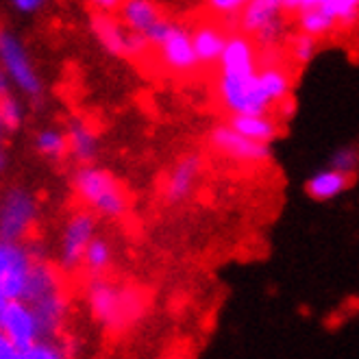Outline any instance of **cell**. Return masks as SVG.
I'll return each instance as SVG.
<instances>
[{
    "label": "cell",
    "mask_w": 359,
    "mask_h": 359,
    "mask_svg": "<svg viewBox=\"0 0 359 359\" xmlns=\"http://www.w3.org/2000/svg\"><path fill=\"white\" fill-rule=\"evenodd\" d=\"M207 3V9L226 20V22H236V20H240L242 11L246 9V5L250 3V0H205Z\"/></svg>",
    "instance_id": "f1b7e54d"
},
{
    "label": "cell",
    "mask_w": 359,
    "mask_h": 359,
    "mask_svg": "<svg viewBox=\"0 0 359 359\" xmlns=\"http://www.w3.org/2000/svg\"><path fill=\"white\" fill-rule=\"evenodd\" d=\"M0 126H3L5 133H15L22 129L27 111H25V104L18 100L15 94H0Z\"/></svg>",
    "instance_id": "4316f807"
},
{
    "label": "cell",
    "mask_w": 359,
    "mask_h": 359,
    "mask_svg": "<svg viewBox=\"0 0 359 359\" xmlns=\"http://www.w3.org/2000/svg\"><path fill=\"white\" fill-rule=\"evenodd\" d=\"M33 146L41 159L59 163L70 155V140L68 131L59 126H41L33 135Z\"/></svg>",
    "instance_id": "44dd1931"
},
{
    "label": "cell",
    "mask_w": 359,
    "mask_h": 359,
    "mask_svg": "<svg viewBox=\"0 0 359 359\" xmlns=\"http://www.w3.org/2000/svg\"><path fill=\"white\" fill-rule=\"evenodd\" d=\"M111 262H114V248H111V244L104 238L96 236L90 242L88 250H86V257H83V268H86L92 274V277H100V274L111 266Z\"/></svg>",
    "instance_id": "484cf974"
},
{
    "label": "cell",
    "mask_w": 359,
    "mask_h": 359,
    "mask_svg": "<svg viewBox=\"0 0 359 359\" xmlns=\"http://www.w3.org/2000/svg\"><path fill=\"white\" fill-rule=\"evenodd\" d=\"M86 297L92 318L107 331H122L131 327L144 311V297L135 287L114 283L102 277L92 279Z\"/></svg>",
    "instance_id": "6da1fadb"
},
{
    "label": "cell",
    "mask_w": 359,
    "mask_h": 359,
    "mask_svg": "<svg viewBox=\"0 0 359 359\" xmlns=\"http://www.w3.org/2000/svg\"><path fill=\"white\" fill-rule=\"evenodd\" d=\"M0 333L9 335L25 359L27 351L39 340L37 318L27 301H0Z\"/></svg>",
    "instance_id": "30bf717a"
},
{
    "label": "cell",
    "mask_w": 359,
    "mask_h": 359,
    "mask_svg": "<svg viewBox=\"0 0 359 359\" xmlns=\"http://www.w3.org/2000/svg\"><path fill=\"white\" fill-rule=\"evenodd\" d=\"M88 3L94 7V11H118L122 0H88Z\"/></svg>",
    "instance_id": "d590c367"
},
{
    "label": "cell",
    "mask_w": 359,
    "mask_h": 359,
    "mask_svg": "<svg viewBox=\"0 0 359 359\" xmlns=\"http://www.w3.org/2000/svg\"><path fill=\"white\" fill-rule=\"evenodd\" d=\"M285 13H301L303 11V0H283Z\"/></svg>",
    "instance_id": "8d00e7d4"
},
{
    "label": "cell",
    "mask_w": 359,
    "mask_h": 359,
    "mask_svg": "<svg viewBox=\"0 0 359 359\" xmlns=\"http://www.w3.org/2000/svg\"><path fill=\"white\" fill-rule=\"evenodd\" d=\"M318 53V39L299 31L297 35H292L290 39V57L297 66H307V63Z\"/></svg>",
    "instance_id": "83f0119b"
},
{
    "label": "cell",
    "mask_w": 359,
    "mask_h": 359,
    "mask_svg": "<svg viewBox=\"0 0 359 359\" xmlns=\"http://www.w3.org/2000/svg\"><path fill=\"white\" fill-rule=\"evenodd\" d=\"M264 66L259 68V79L264 83V88L268 92V96L272 98L274 107L279 102L287 100L292 94V79L287 74L285 68H281L279 63H270V61H262Z\"/></svg>",
    "instance_id": "603a6c76"
},
{
    "label": "cell",
    "mask_w": 359,
    "mask_h": 359,
    "mask_svg": "<svg viewBox=\"0 0 359 359\" xmlns=\"http://www.w3.org/2000/svg\"><path fill=\"white\" fill-rule=\"evenodd\" d=\"M57 290H61V279H59L57 270L46 259H37L33 270H31V277H29L22 301L33 303V301L46 297V294H50V292H57Z\"/></svg>",
    "instance_id": "7402d4cb"
},
{
    "label": "cell",
    "mask_w": 359,
    "mask_h": 359,
    "mask_svg": "<svg viewBox=\"0 0 359 359\" xmlns=\"http://www.w3.org/2000/svg\"><path fill=\"white\" fill-rule=\"evenodd\" d=\"M236 131H240L242 135L255 140V142H264V144H272L279 135V126L268 114H236L229 116L226 120Z\"/></svg>",
    "instance_id": "ffe728a7"
},
{
    "label": "cell",
    "mask_w": 359,
    "mask_h": 359,
    "mask_svg": "<svg viewBox=\"0 0 359 359\" xmlns=\"http://www.w3.org/2000/svg\"><path fill=\"white\" fill-rule=\"evenodd\" d=\"M72 189L76 198L88 209H92L98 218L118 220L129 209L124 187L109 170L100 165L81 163L72 177Z\"/></svg>",
    "instance_id": "7a4b0ae2"
},
{
    "label": "cell",
    "mask_w": 359,
    "mask_h": 359,
    "mask_svg": "<svg viewBox=\"0 0 359 359\" xmlns=\"http://www.w3.org/2000/svg\"><path fill=\"white\" fill-rule=\"evenodd\" d=\"M118 11L126 29L144 35L161 20V11L155 5V0H122Z\"/></svg>",
    "instance_id": "d6986e66"
},
{
    "label": "cell",
    "mask_w": 359,
    "mask_h": 359,
    "mask_svg": "<svg viewBox=\"0 0 359 359\" xmlns=\"http://www.w3.org/2000/svg\"><path fill=\"white\" fill-rule=\"evenodd\" d=\"M329 165L337 168V170H342L346 175H355L359 168V149L357 146H340V149L331 155Z\"/></svg>",
    "instance_id": "4dcf8cb0"
},
{
    "label": "cell",
    "mask_w": 359,
    "mask_h": 359,
    "mask_svg": "<svg viewBox=\"0 0 359 359\" xmlns=\"http://www.w3.org/2000/svg\"><path fill=\"white\" fill-rule=\"evenodd\" d=\"M283 13H285L283 0H250L238 20V27L242 33L252 37L264 27L281 20Z\"/></svg>",
    "instance_id": "ac0fdd59"
},
{
    "label": "cell",
    "mask_w": 359,
    "mask_h": 359,
    "mask_svg": "<svg viewBox=\"0 0 359 359\" xmlns=\"http://www.w3.org/2000/svg\"><path fill=\"white\" fill-rule=\"evenodd\" d=\"M151 39L146 37L144 33H129V46H126V57H131V59H135V57H144L146 53L151 50Z\"/></svg>",
    "instance_id": "836d02e7"
},
{
    "label": "cell",
    "mask_w": 359,
    "mask_h": 359,
    "mask_svg": "<svg viewBox=\"0 0 359 359\" xmlns=\"http://www.w3.org/2000/svg\"><path fill=\"white\" fill-rule=\"evenodd\" d=\"M66 131L70 140V157L79 163H94L100 153V140L94 126L86 118L72 116L66 122Z\"/></svg>",
    "instance_id": "9a60e30c"
},
{
    "label": "cell",
    "mask_w": 359,
    "mask_h": 359,
    "mask_svg": "<svg viewBox=\"0 0 359 359\" xmlns=\"http://www.w3.org/2000/svg\"><path fill=\"white\" fill-rule=\"evenodd\" d=\"M61 357H66V351H63V346L55 337H39L25 355V359H61Z\"/></svg>",
    "instance_id": "f546056e"
},
{
    "label": "cell",
    "mask_w": 359,
    "mask_h": 359,
    "mask_svg": "<svg viewBox=\"0 0 359 359\" xmlns=\"http://www.w3.org/2000/svg\"><path fill=\"white\" fill-rule=\"evenodd\" d=\"M96 238V214L92 209H79L63 222L59 238V266L61 270H76L83 266V257L90 242Z\"/></svg>",
    "instance_id": "ba28073f"
},
{
    "label": "cell",
    "mask_w": 359,
    "mask_h": 359,
    "mask_svg": "<svg viewBox=\"0 0 359 359\" xmlns=\"http://www.w3.org/2000/svg\"><path fill=\"white\" fill-rule=\"evenodd\" d=\"M0 359H20V351L9 335L0 333Z\"/></svg>",
    "instance_id": "e575fe53"
},
{
    "label": "cell",
    "mask_w": 359,
    "mask_h": 359,
    "mask_svg": "<svg viewBox=\"0 0 359 359\" xmlns=\"http://www.w3.org/2000/svg\"><path fill=\"white\" fill-rule=\"evenodd\" d=\"M203 175V157L198 153L183 155L170 170L163 183V198L168 205H181L194 194V187Z\"/></svg>",
    "instance_id": "8fae6325"
},
{
    "label": "cell",
    "mask_w": 359,
    "mask_h": 359,
    "mask_svg": "<svg viewBox=\"0 0 359 359\" xmlns=\"http://www.w3.org/2000/svg\"><path fill=\"white\" fill-rule=\"evenodd\" d=\"M0 63H3V72L13 83V88L25 98L33 100L35 104L44 100L46 88L29 55V48L13 31L7 29L0 33Z\"/></svg>",
    "instance_id": "5b68a950"
},
{
    "label": "cell",
    "mask_w": 359,
    "mask_h": 359,
    "mask_svg": "<svg viewBox=\"0 0 359 359\" xmlns=\"http://www.w3.org/2000/svg\"><path fill=\"white\" fill-rule=\"evenodd\" d=\"M283 31H285V25H283V18L277 20V22H272L268 27H264L262 31H257L255 35H252V39L257 41V46L270 50L272 46H277V41L283 37Z\"/></svg>",
    "instance_id": "1f68e13d"
},
{
    "label": "cell",
    "mask_w": 359,
    "mask_h": 359,
    "mask_svg": "<svg viewBox=\"0 0 359 359\" xmlns=\"http://www.w3.org/2000/svg\"><path fill=\"white\" fill-rule=\"evenodd\" d=\"M214 92L218 104L229 114H268L274 102L268 96L259 72L255 74H222L218 72Z\"/></svg>",
    "instance_id": "3957f363"
},
{
    "label": "cell",
    "mask_w": 359,
    "mask_h": 359,
    "mask_svg": "<svg viewBox=\"0 0 359 359\" xmlns=\"http://www.w3.org/2000/svg\"><path fill=\"white\" fill-rule=\"evenodd\" d=\"M207 144L214 153L224 155L226 159L236 161V163H244V165L266 163L272 157L270 144L255 142V140L242 135L229 122L216 124L207 135Z\"/></svg>",
    "instance_id": "9c48e42d"
},
{
    "label": "cell",
    "mask_w": 359,
    "mask_h": 359,
    "mask_svg": "<svg viewBox=\"0 0 359 359\" xmlns=\"http://www.w3.org/2000/svg\"><path fill=\"white\" fill-rule=\"evenodd\" d=\"M39 216V205L31 189L11 185L0 203V240L25 242Z\"/></svg>",
    "instance_id": "8992f818"
},
{
    "label": "cell",
    "mask_w": 359,
    "mask_h": 359,
    "mask_svg": "<svg viewBox=\"0 0 359 359\" xmlns=\"http://www.w3.org/2000/svg\"><path fill=\"white\" fill-rule=\"evenodd\" d=\"M351 177L353 175H346L342 170H337V168L329 165V168H323V170L313 172L307 183H305V192L309 198L313 201H333L337 196H342L346 189L351 187Z\"/></svg>",
    "instance_id": "e0dca14e"
},
{
    "label": "cell",
    "mask_w": 359,
    "mask_h": 359,
    "mask_svg": "<svg viewBox=\"0 0 359 359\" xmlns=\"http://www.w3.org/2000/svg\"><path fill=\"white\" fill-rule=\"evenodd\" d=\"M50 5V0H9V7L18 15H37Z\"/></svg>",
    "instance_id": "d6a6232c"
},
{
    "label": "cell",
    "mask_w": 359,
    "mask_h": 359,
    "mask_svg": "<svg viewBox=\"0 0 359 359\" xmlns=\"http://www.w3.org/2000/svg\"><path fill=\"white\" fill-rule=\"evenodd\" d=\"M307 7L327 9L342 29H355L359 25V0H303V9Z\"/></svg>",
    "instance_id": "d4e9b609"
},
{
    "label": "cell",
    "mask_w": 359,
    "mask_h": 359,
    "mask_svg": "<svg viewBox=\"0 0 359 359\" xmlns=\"http://www.w3.org/2000/svg\"><path fill=\"white\" fill-rule=\"evenodd\" d=\"M90 33L111 57H126L129 46V29L111 11H94L90 15Z\"/></svg>",
    "instance_id": "4fadbf2b"
},
{
    "label": "cell",
    "mask_w": 359,
    "mask_h": 359,
    "mask_svg": "<svg viewBox=\"0 0 359 359\" xmlns=\"http://www.w3.org/2000/svg\"><path fill=\"white\" fill-rule=\"evenodd\" d=\"M229 37L231 35L214 22H203L192 31L194 48L201 66H218L229 44Z\"/></svg>",
    "instance_id": "2e32d148"
},
{
    "label": "cell",
    "mask_w": 359,
    "mask_h": 359,
    "mask_svg": "<svg viewBox=\"0 0 359 359\" xmlns=\"http://www.w3.org/2000/svg\"><path fill=\"white\" fill-rule=\"evenodd\" d=\"M259 53L257 41L246 33H233L229 37L224 55L218 63V72L222 74H255L259 72Z\"/></svg>",
    "instance_id": "7c38bea8"
},
{
    "label": "cell",
    "mask_w": 359,
    "mask_h": 359,
    "mask_svg": "<svg viewBox=\"0 0 359 359\" xmlns=\"http://www.w3.org/2000/svg\"><path fill=\"white\" fill-rule=\"evenodd\" d=\"M151 39V44L159 50V59L168 72L177 76H187L192 74L201 61L196 57L192 31L183 25L170 22V20H159V22L146 33Z\"/></svg>",
    "instance_id": "277c9868"
},
{
    "label": "cell",
    "mask_w": 359,
    "mask_h": 359,
    "mask_svg": "<svg viewBox=\"0 0 359 359\" xmlns=\"http://www.w3.org/2000/svg\"><path fill=\"white\" fill-rule=\"evenodd\" d=\"M297 27L299 31L316 39H323L337 29V20L323 7H307L301 13H297Z\"/></svg>",
    "instance_id": "cb8c5ba5"
},
{
    "label": "cell",
    "mask_w": 359,
    "mask_h": 359,
    "mask_svg": "<svg viewBox=\"0 0 359 359\" xmlns=\"http://www.w3.org/2000/svg\"><path fill=\"white\" fill-rule=\"evenodd\" d=\"M35 262L31 244L0 240V301H22Z\"/></svg>",
    "instance_id": "52a82bcc"
},
{
    "label": "cell",
    "mask_w": 359,
    "mask_h": 359,
    "mask_svg": "<svg viewBox=\"0 0 359 359\" xmlns=\"http://www.w3.org/2000/svg\"><path fill=\"white\" fill-rule=\"evenodd\" d=\"M35 318H37V327H39V335L41 337H59V333L63 331V325H66L68 318V301L63 290L50 292L46 297H41L33 303H29Z\"/></svg>",
    "instance_id": "5bb4252c"
}]
</instances>
